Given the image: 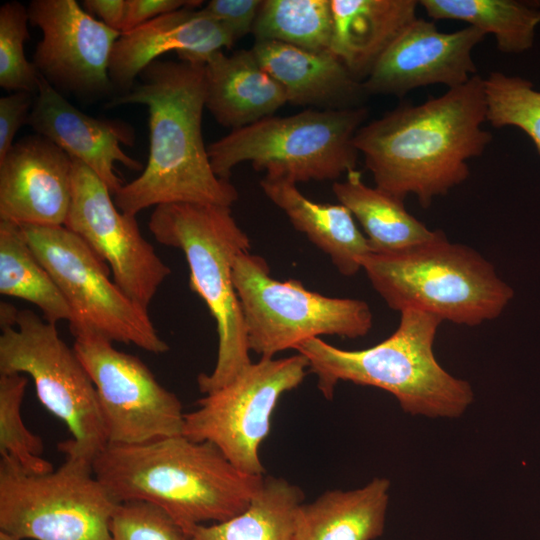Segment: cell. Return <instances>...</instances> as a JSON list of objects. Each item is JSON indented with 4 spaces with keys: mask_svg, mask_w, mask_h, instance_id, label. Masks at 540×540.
Segmentation results:
<instances>
[{
    "mask_svg": "<svg viewBox=\"0 0 540 540\" xmlns=\"http://www.w3.org/2000/svg\"><path fill=\"white\" fill-rule=\"evenodd\" d=\"M27 385L22 374H0V455H7L35 474L53 471L41 457L44 444L24 424L21 406Z\"/></svg>",
    "mask_w": 540,
    "mask_h": 540,
    "instance_id": "obj_31",
    "label": "cell"
},
{
    "mask_svg": "<svg viewBox=\"0 0 540 540\" xmlns=\"http://www.w3.org/2000/svg\"><path fill=\"white\" fill-rule=\"evenodd\" d=\"M367 117L363 106L272 115L209 144L211 166L226 180L237 165L249 162L265 176L295 184L335 181L356 169L359 153L353 140Z\"/></svg>",
    "mask_w": 540,
    "mask_h": 540,
    "instance_id": "obj_7",
    "label": "cell"
},
{
    "mask_svg": "<svg viewBox=\"0 0 540 540\" xmlns=\"http://www.w3.org/2000/svg\"><path fill=\"white\" fill-rule=\"evenodd\" d=\"M333 193L361 225L372 253L405 250L437 238L442 231L430 230L411 215L401 200L384 190L366 185L360 171L335 181Z\"/></svg>",
    "mask_w": 540,
    "mask_h": 540,
    "instance_id": "obj_25",
    "label": "cell"
},
{
    "mask_svg": "<svg viewBox=\"0 0 540 540\" xmlns=\"http://www.w3.org/2000/svg\"><path fill=\"white\" fill-rule=\"evenodd\" d=\"M111 540H190L165 511L144 501L118 503L110 522Z\"/></svg>",
    "mask_w": 540,
    "mask_h": 540,
    "instance_id": "obj_33",
    "label": "cell"
},
{
    "mask_svg": "<svg viewBox=\"0 0 540 540\" xmlns=\"http://www.w3.org/2000/svg\"><path fill=\"white\" fill-rule=\"evenodd\" d=\"M332 26L330 0H263L252 34L255 41L326 51Z\"/></svg>",
    "mask_w": 540,
    "mask_h": 540,
    "instance_id": "obj_29",
    "label": "cell"
},
{
    "mask_svg": "<svg viewBox=\"0 0 540 540\" xmlns=\"http://www.w3.org/2000/svg\"><path fill=\"white\" fill-rule=\"evenodd\" d=\"M235 41L201 7L179 9L121 33L112 51L109 76L114 88L126 93L141 72L165 53L205 64L212 53L232 47Z\"/></svg>",
    "mask_w": 540,
    "mask_h": 540,
    "instance_id": "obj_19",
    "label": "cell"
},
{
    "mask_svg": "<svg viewBox=\"0 0 540 540\" xmlns=\"http://www.w3.org/2000/svg\"><path fill=\"white\" fill-rule=\"evenodd\" d=\"M117 505L82 457L66 454L58 469L35 474L1 456L0 531L21 540H111Z\"/></svg>",
    "mask_w": 540,
    "mask_h": 540,
    "instance_id": "obj_8",
    "label": "cell"
},
{
    "mask_svg": "<svg viewBox=\"0 0 540 540\" xmlns=\"http://www.w3.org/2000/svg\"><path fill=\"white\" fill-rule=\"evenodd\" d=\"M259 62L284 90L287 102L319 110L360 107L363 83L329 50L313 51L275 41H255Z\"/></svg>",
    "mask_w": 540,
    "mask_h": 540,
    "instance_id": "obj_20",
    "label": "cell"
},
{
    "mask_svg": "<svg viewBox=\"0 0 540 540\" xmlns=\"http://www.w3.org/2000/svg\"><path fill=\"white\" fill-rule=\"evenodd\" d=\"M434 20L468 23L495 38L503 53H521L533 45L540 10L514 0H420Z\"/></svg>",
    "mask_w": 540,
    "mask_h": 540,
    "instance_id": "obj_28",
    "label": "cell"
},
{
    "mask_svg": "<svg viewBox=\"0 0 540 540\" xmlns=\"http://www.w3.org/2000/svg\"><path fill=\"white\" fill-rule=\"evenodd\" d=\"M29 22L42 33L32 63L60 93L92 98L114 88L109 65L121 35L89 14L75 0H33Z\"/></svg>",
    "mask_w": 540,
    "mask_h": 540,
    "instance_id": "obj_15",
    "label": "cell"
},
{
    "mask_svg": "<svg viewBox=\"0 0 540 540\" xmlns=\"http://www.w3.org/2000/svg\"><path fill=\"white\" fill-rule=\"evenodd\" d=\"M19 310L10 303H0V327L5 328L15 327L17 325V317Z\"/></svg>",
    "mask_w": 540,
    "mask_h": 540,
    "instance_id": "obj_38",
    "label": "cell"
},
{
    "mask_svg": "<svg viewBox=\"0 0 540 540\" xmlns=\"http://www.w3.org/2000/svg\"><path fill=\"white\" fill-rule=\"evenodd\" d=\"M360 263L392 310L415 308L458 325L496 319L514 296L488 260L471 247L450 242L443 232L405 250L371 252Z\"/></svg>",
    "mask_w": 540,
    "mask_h": 540,
    "instance_id": "obj_6",
    "label": "cell"
},
{
    "mask_svg": "<svg viewBox=\"0 0 540 540\" xmlns=\"http://www.w3.org/2000/svg\"><path fill=\"white\" fill-rule=\"evenodd\" d=\"M307 369L308 361L300 353L252 362L185 413L183 435L214 444L245 473L264 475L259 449L270 433L272 414L281 396L303 382Z\"/></svg>",
    "mask_w": 540,
    "mask_h": 540,
    "instance_id": "obj_12",
    "label": "cell"
},
{
    "mask_svg": "<svg viewBox=\"0 0 540 540\" xmlns=\"http://www.w3.org/2000/svg\"><path fill=\"white\" fill-rule=\"evenodd\" d=\"M92 468L117 503H151L189 536L204 522H223L243 512L264 480L238 469L214 444L183 434L108 444Z\"/></svg>",
    "mask_w": 540,
    "mask_h": 540,
    "instance_id": "obj_3",
    "label": "cell"
},
{
    "mask_svg": "<svg viewBox=\"0 0 540 540\" xmlns=\"http://www.w3.org/2000/svg\"><path fill=\"white\" fill-rule=\"evenodd\" d=\"M260 186L294 228L327 254L342 275L351 277L362 269L360 259L371 253V248L345 206L314 202L295 183L281 178L264 176Z\"/></svg>",
    "mask_w": 540,
    "mask_h": 540,
    "instance_id": "obj_23",
    "label": "cell"
},
{
    "mask_svg": "<svg viewBox=\"0 0 540 540\" xmlns=\"http://www.w3.org/2000/svg\"><path fill=\"white\" fill-rule=\"evenodd\" d=\"M198 0H126V15L121 33L130 31L161 15L183 9L200 8Z\"/></svg>",
    "mask_w": 540,
    "mask_h": 540,
    "instance_id": "obj_36",
    "label": "cell"
},
{
    "mask_svg": "<svg viewBox=\"0 0 540 540\" xmlns=\"http://www.w3.org/2000/svg\"><path fill=\"white\" fill-rule=\"evenodd\" d=\"M0 294L34 304L51 324L71 319L67 301L29 246L22 227L5 220H0Z\"/></svg>",
    "mask_w": 540,
    "mask_h": 540,
    "instance_id": "obj_27",
    "label": "cell"
},
{
    "mask_svg": "<svg viewBox=\"0 0 540 540\" xmlns=\"http://www.w3.org/2000/svg\"><path fill=\"white\" fill-rule=\"evenodd\" d=\"M442 322L434 314L408 308L400 312L393 334L372 347L344 350L312 338L296 350L307 359L327 399L339 381H349L389 392L412 415L455 418L474 395L467 381L452 376L435 358L433 344Z\"/></svg>",
    "mask_w": 540,
    "mask_h": 540,
    "instance_id": "obj_4",
    "label": "cell"
},
{
    "mask_svg": "<svg viewBox=\"0 0 540 540\" xmlns=\"http://www.w3.org/2000/svg\"><path fill=\"white\" fill-rule=\"evenodd\" d=\"M15 327L0 335V374H27L41 404L68 428L72 439L58 443L64 455L93 464L108 445L95 386L55 324L28 309L19 310Z\"/></svg>",
    "mask_w": 540,
    "mask_h": 540,
    "instance_id": "obj_10",
    "label": "cell"
},
{
    "mask_svg": "<svg viewBox=\"0 0 540 540\" xmlns=\"http://www.w3.org/2000/svg\"><path fill=\"white\" fill-rule=\"evenodd\" d=\"M21 227L70 307L69 328L74 337L93 332L154 354L169 350L148 310L110 279L109 267L76 234L65 226Z\"/></svg>",
    "mask_w": 540,
    "mask_h": 540,
    "instance_id": "obj_11",
    "label": "cell"
},
{
    "mask_svg": "<svg viewBox=\"0 0 540 540\" xmlns=\"http://www.w3.org/2000/svg\"><path fill=\"white\" fill-rule=\"evenodd\" d=\"M0 540H21L13 535H10L6 532L0 531Z\"/></svg>",
    "mask_w": 540,
    "mask_h": 540,
    "instance_id": "obj_39",
    "label": "cell"
},
{
    "mask_svg": "<svg viewBox=\"0 0 540 540\" xmlns=\"http://www.w3.org/2000/svg\"><path fill=\"white\" fill-rule=\"evenodd\" d=\"M27 125L89 167L112 195L125 184L115 171L116 163L134 171L142 167L121 147L135 142L129 124L83 113L41 76Z\"/></svg>",
    "mask_w": 540,
    "mask_h": 540,
    "instance_id": "obj_18",
    "label": "cell"
},
{
    "mask_svg": "<svg viewBox=\"0 0 540 540\" xmlns=\"http://www.w3.org/2000/svg\"><path fill=\"white\" fill-rule=\"evenodd\" d=\"M390 482L374 478L361 488L329 490L295 515L293 540H374L384 531Z\"/></svg>",
    "mask_w": 540,
    "mask_h": 540,
    "instance_id": "obj_24",
    "label": "cell"
},
{
    "mask_svg": "<svg viewBox=\"0 0 540 540\" xmlns=\"http://www.w3.org/2000/svg\"><path fill=\"white\" fill-rule=\"evenodd\" d=\"M250 350L274 356L321 335L363 337L373 325L369 305L359 299L324 296L295 279L279 281L262 257L239 255L233 266Z\"/></svg>",
    "mask_w": 540,
    "mask_h": 540,
    "instance_id": "obj_9",
    "label": "cell"
},
{
    "mask_svg": "<svg viewBox=\"0 0 540 540\" xmlns=\"http://www.w3.org/2000/svg\"><path fill=\"white\" fill-rule=\"evenodd\" d=\"M484 37L472 26L441 32L433 20L417 17L362 82L364 90L367 95L401 97L430 85L461 86L476 75L472 53Z\"/></svg>",
    "mask_w": 540,
    "mask_h": 540,
    "instance_id": "obj_16",
    "label": "cell"
},
{
    "mask_svg": "<svg viewBox=\"0 0 540 540\" xmlns=\"http://www.w3.org/2000/svg\"><path fill=\"white\" fill-rule=\"evenodd\" d=\"M487 110L484 79L413 105L403 103L363 124L354 146L377 188L404 200L413 194L426 208L469 176L492 135L483 128Z\"/></svg>",
    "mask_w": 540,
    "mask_h": 540,
    "instance_id": "obj_1",
    "label": "cell"
},
{
    "mask_svg": "<svg viewBox=\"0 0 540 540\" xmlns=\"http://www.w3.org/2000/svg\"><path fill=\"white\" fill-rule=\"evenodd\" d=\"M303 500L300 487L283 478L264 477L243 512L210 526H197L190 540H293L295 515Z\"/></svg>",
    "mask_w": 540,
    "mask_h": 540,
    "instance_id": "obj_26",
    "label": "cell"
},
{
    "mask_svg": "<svg viewBox=\"0 0 540 540\" xmlns=\"http://www.w3.org/2000/svg\"><path fill=\"white\" fill-rule=\"evenodd\" d=\"M139 76L138 85L106 104L144 105L149 114L147 164L113 195L117 208L136 216L146 208L171 203L231 207L238 191L214 173L202 135L204 64L158 59Z\"/></svg>",
    "mask_w": 540,
    "mask_h": 540,
    "instance_id": "obj_2",
    "label": "cell"
},
{
    "mask_svg": "<svg viewBox=\"0 0 540 540\" xmlns=\"http://www.w3.org/2000/svg\"><path fill=\"white\" fill-rule=\"evenodd\" d=\"M28 9L12 1L0 7V86L12 92L36 93L40 75L25 56L29 39Z\"/></svg>",
    "mask_w": 540,
    "mask_h": 540,
    "instance_id": "obj_32",
    "label": "cell"
},
{
    "mask_svg": "<svg viewBox=\"0 0 540 540\" xmlns=\"http://www.w3.org/2000/svg\"><path fill=\"white\" fill-rule=\"evenodd\" d=\"M73 158L36 134L0 160V220L20 226H64L72 196Z\"/></svg>",
    "mask_w": 540,
    "mask_h": 540,
    "instance_id": "obj_17",
    "label": "cell"
},
{
    "mask_svg": "<svg viewBox=\"0 0 540 540\" xmlns=\"http://www.w3.org/2000/svg\"><path fill=\"white\" fill-rule=\"evenodd\" d=\"M263 0H211L201 7L238 40L252 33Z\"/></svg>",
    "mask_w": 540,
    "mask_h": 540,
    "instance_id": "obj_34",
    "label": "cell"
},
{
    "mask_svg": "<svg viewBox=\"0 0 540 540\" xmlns=\"http://www.w3.org/2000/svg\"><path fill=\"white\" fill-rule=\"evenodd\" d=\"M148 227L162 245L180 249L189 267V287L216 321L218 353L210 374L201 373V393L232 382L252 361L242 307L233 283L236 258L250 251L248 235L230 207L171 203L155 207Z\"/></svg>",
    "mask_w": 540,
    "mask_h": 540,
    "instance_id": "obj_5",
    "label": "cell"
},
{
    "mask_svg": "<svg viewBox=\"0 0 540 540\" xmlns=\"http://www.w3.org/2000/svg\"><path fill=\"white\" fill-rule=\"evenodd\" d=\"M484 79L486 122L514 126L530 137L540 154V91L519 76L493 71Z\"/></svg>",
    "mask_w": 540,
    "mask_h": 540,
    "instance_id": "obj_30",
    "label": "cell"
},
{
    "mask_svg": "<svg viewBox=\"0 0 540 540\" xmlns=\"http://www.w3.org/2000/svg\"><path fill=\"white\" fill-rule=\"evenodd\" d=\"M82 7L92 16H97L108 27L122 32L126 0H85Z\"/></svg>",
    "mask_w": 540,
    "mask_h": 540,
    "instance_id": "obj_37",
    "label": "cell"
},
{
    "mask_svg": "<svg viewBox=\"0 0 540 540\" xmlns=\"http://www.w3.org/2000/svg\"><path fill=\"white\" fill-rule=\"evenodd\" d=\"M206 109L223 127L239 129L275 115L284 90L252 49L212 53L205 61Z\"/></svg>",
    "mask_w": 540,
    "mask_h": 540,
    "instance_id": "obj_21",
    "label": "cell"
},
{
    "mask_svg": "<svg viewBox=\"0 0 540 540\" xmlns=\"http://www.w3.org/2000/svg\"><path fill=\"white\" fill-rule=\"evenodd\" d=\"M329 51L363 82L403 30L417 18L416 0H330Z\"/></svg>",
    "mask_w": 540,
    "mask_h": 540,
    "instance_id": "obj_22",
    "label": "cell"
},
{
    "mask_svg": "<svg viewBox=\"0 0 540 540\" xmlns=\"http://www.w3.org/2000/svg\"><path fill=\"white\" fill-rule=\"evenodd\" d=\"M32 94L17 91L0 98V160L13 146L17 131L28 122L34 102Z\"/></svg>",
    "mask_w": 540,
    "mask_h": 540,
    "instance_id": "obj_35",
    "label": "cell"
},
{
    "mask_svg": "<svg viewBox=\"0 0 540 540\" xmlns=\"http://www.w3.org/2000/svg\"><path fill=\"white\" fill-rule=\"evenodd\" d=\"M104 182L73 159L72 196L64 226L110 269L114 282L148 310L170 267L142 235L136 218L120 211Z\"/></svg>",
    "mask_w": 540,
    "mask_h": 540,
    "instance_id": "obj_14",
    "label": "cell"
},
{
    "mask_svg": "<svg viewBox=\"0 0 540 540\" xmlns=\"http://www.w3.org/2000/svg\"><path fill=\"white\" fill-rule=\"evenodd\" d=\"M73 349L95 386L108 444H141L183 434L180 399L137 356L93 332L75 336Z\"/></svg>",
    "mask_w": 540,
    "mask_h": 540,
    "instance_id": "obj_13",
    "label": "cell"
}]
</instances>
